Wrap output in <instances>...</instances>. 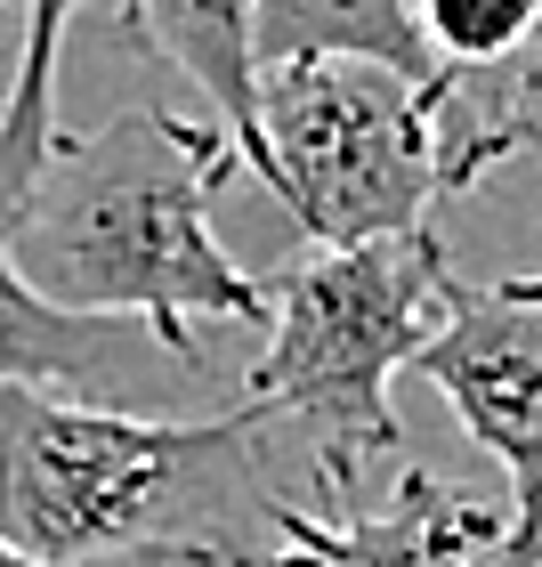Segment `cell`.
Returning a JSON list of instances; mask_svg holds the SVG:
<instances>
[{
  "label": "cell",
  "instance_id": "cell-2",
  "mask_svg": "<svg viewBox=\"0 0 542 567\" xmlns=\"http://www.w3.org/2000/svg\"><path fill=\"white\" fill-rule=\"evenodd\" d=\"M243 405L202 422H138L49 390H0V544L33 567L154 559L251 471Z\"/></svg>",
  "mask_w": 542,
  "mask_h": 567
},
{
  "label": "cell",
  "instance_id": "cell-9",
  "mask_svg": "<svg viewBox=\"0 0 542 567\" xmlns=\"http://www.w3.org/2000/svg\"><path fill=\"white\" fill-rule=\"evenodd\" d=\"M122 317H73L41 300L9 260V219H0V390H49V381H90L122 349Z\"/></svg>",
  "mask_w": 542,
  "mask_h": 567
},
{
  "label": "cell",
  "instance_id": "cell-6",
  "mask_svg": "<svg viewBox=\"0 0 542 567\" xmlns=\"http://www.w3.org/2000/svg\"><path fill=\"white\" fill-rule=\"evenodd\" d=\"M316 486L332 503L324 519L300 511V503H268L275 551L170 544L146 567H470V559H494L502 535H510V511L461 503L429 471H397L389 503H356V462H324L316 454Z\"/></svg>",
  "mask_w": 542,
  "mask_h": 567
},
{
  "label": "cell",
  "instance_id": "cell-11",
  "mask_svg": "<svg viewBox=\"0 0 542 567\" xmlns=\"http://www.w3.org/2000/svg\"><path fill=\"white\" fill-rule=\"evenodd\" d=\"M534 146H542V33L527 41L519 65L461 82V97L446 106V178H454V195L478 187L502 154H534Z\"/></svg>",
  "mask_w": 542,
  "mask_h": 567
},
{
  "label": "cell",
  "instance_id": "cell-13",
  "mask_svg": "<svg viewBox=\"0 0 542 567\" xmlns=\"http://www.w3.org/2000/svg\"><path fill=\"white\" fill-rule=\"evenodd\" d=\"M486 567H542V544H534V551H519V559H486Z\"/></svg>",
  "mask_w": 542,
  "mask_h": 567
},
{
  "label": "cell",
  "instance_id": "cell-12",
  "mask_svg": "<svg viewBox=\"0 0 542 567\" xmlns=\"http://www.w3.org/2000/svg\"><path fill=\"white\" fill-rule=\"evenodd\" d=\"M421 41L437 49V65L478 82L527 58V41L542 33V0H413Z\"/></svg>",
  "mask_w": 542,
  "mask_h": 567
},
{
  "label": "cell",
  "instance_id": "cell-3",
  "mask_svg": "<svg viewBox=\"0 0 542 567\" xmlns=\"http://www.w3.org/2000/svg\"><path fill=\"white\" fill-rule=\"evenodd\" d=\"M446 284L454 260L437 227L365 251H316L268 276V349L251 357L236 405L251 422L324 430V462L365 471V454H405L389 381L413 373V357L446 324Z\"/></svg>",
  "mask_w": 542,
  "mask_h": 567
},
{
  "label": "cell",
  "instance_id": "cell-1",
  "mask_svg": "<svg viewBox=\"0 0 542 567\" xmlns=\"http://www.w3.org/2000/svg\"><path fill=\"white\" fill-rule=\"evenodd\" d=\"M219 122L114 114L106 131H65L33 195L9 212V260L41 300L73 317H122L154 349L202 357L195 317L268 324V284L243 276L211 236V195L236 178Z\"/></svg>",
  "mask_w": 542,
  "mask_h": 567
},
{
  "label": "cell",
  "instance_id": "cell-10",
  "mask_svg": "<svg viewBox=\"0 0 542 567\" xmlns=\"http://www.w3.org/2000/svg\"><path fill=\"white\" fill-rule=\"evenodd\" d=\"M90 0H33L24 9V49H17V73H9V106H0V219L33 195V178L49 171L58 154V49L73 33Z\"/></svg>",
  "mask_w": 542,
  "mask_h": 567
},
{
  "label": "cell",
  "instance_id": "cell-4",
  "mask_svg": "<svg viewBox=\"0 0 542 567\" xmlns=\"http://www.w3.org/2000/svg\"><path fill=\"white\" fill-rule=\"evenodd\" d=\"M461 82L421 90L365 58H308L260 73V187L300 219L316 251H365L429 227L446 178V106Z\"/></svg>",
  "mask_w": 542,
  "mask_h": 567
},
{
  "label": "cell",
  "instance_id": "cell-8",
  "mask_svg": "<svg viewBox=\"0 0 542 567\" xmlns=\"http://www.w3.org/2000/svg\"><path fill=\"white\" fill-rule=\"evenodd\" d=\"M308 58H365V65H389L421 90L461 82L421 41L413 0H260V73L308 65Z\"/></svg>",
  "mask_w": 542,
  "mask_h": 567
},
{
  "label": "cell",
  "instance_id": "cell-14",
  "mask_svg": "<svg viewBox=\"0 0 542 567\" xmlns=\"http://www.w3.org/2000/svg\"><path fill=\"white\" fill-rule=\"evenodd\" d=\"M0 567H33V559H17V551H9V544H0Z\"/></svg>",
  "mask_w": 542,
  "mask_h": 567
},
{
  "label": "cell",
  "instance_id": "cell-7",
  "mask_svg": "<svg viewBox=\"0 0 542 567\" xmlns=\"http://www.w3.org/2000/svg\"><path fill=\"white\" fill-rule=\"evenodd\" d=\"M131 41L178 65L187 82L211 97L227 146L251 178H268L260 146V0H122Z\"/></svg>",
  "mask_w": 542,
  "mask_h": 567
},
{
  "label": "cell",
  "instance_id": "cell-16",
  "mask_svg": "<svg viewBox=\"0 0 542 567\" xmlns=\"http://www.w3.org/2000/svg\"><path fill=\"white\" fill-rule=\"evenodd\" d=\"M534 163H542V146H534Z\"/></svg>",
  "mask_w": 542,
  "mask_h": 567
},
{
  "label": "cell",
  "instance_id": "cell-15",
  "mask_svg": "<svg viewBox=\"0 0 542 567\" xmlns=\"http://www.w3.org/2000/svg\"><path fill=\"white\" fill-rule=\"evenodd\" d=\"M0 9H9V0H0ZM0 106H9V90H0Z\"/></svg>",
  "mask_w": 542,
  "mask_h": 567
},
{
  "label": "cell",
  "instance_id": "cell-5",
  "mask_svg": "<svg viewBox=\"0 0 542 567\" xmlns=\"http://www.w3.org/2000/svg\"><path fill=\"white\" fill-rule=\"evenodd\" d=\"M413 373L454 405V422L502 462L510 535L494 559L542 544V276L446 284V324L413 357Z\"/></svg>",
  "mask_w": 542,
  "mask_h": 567
}]
</instances>
